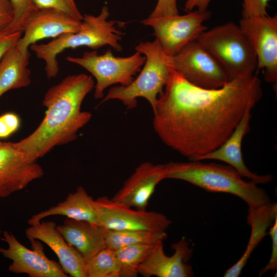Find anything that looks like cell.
Instances as JSON below:
<instances>
[{"mask_svg":"<svg viewBox=\"0 0 277 277\" xmlns=\"http://www.w3.org/2000/svg\"><path fill=\"white\" fill-rule=\"evenodd\" d=\"M94 85L91 76L82 73L69 75L47 90L43 100L46 112L42 121L30 134L15 142L28 162H35L54 147L76 139L78 131L91 118V114L82 111L81 106Z\"/></svg>","mask_w":277,"mask_h":277,"instance_id":"2","label":"cell"},{"mask_svg":"<svg viewBox=\"0 0 277 277\" xmlns=\"http://www.w3.org/2000/svg\"><path fill=\"white\" fill-rule=\"evenodd\" d=\"M87 277H120L115 251L106 247L85 262Z\"/></svg>","mask_w":277,"mask_h":277,"instance_id":"25","label":"cell"},{"mask_svg":"<svg viewBox=\"0 0 277 277\" xmlns=\"http://www.w3.org/2000/svg\"><path fill=\"white\" fill-rule=\"evenodd\" d=\"M29 57L16 45L0 61V97L8 91L27 87L31 83Z\"/></svg>","mask_w":277,"mask_h":277,"instance_id":"22","label":"cell"},{"mask_svg":"<svg viewBox=\"0 0 277 277\" xmlns=\"http://www.w3.org/2000/svg\"><path fill=\"white\" fill-rule=\"evenodd\" d=\"M239 26L256 57L257 69H262L265 81L277 82V15L242 18Z\"/></svg>","mask_w":277,"mask_h":277,"instance_id":"11","label":"cell"},{"mask_svg":"<svg viewBox=\"0 0 277 277\" xmlns=\"http://www.w3.org/2000/svg\"><path fill=\"white\" fill-rule=\"evenodd\" d=\"M177 1H179V0H177Z\"/></svg>","mask_w":277,"mask_h":277,"instance_id":"36","label":"cell"},{"mask_svg":"<svg viewBox=\"0 0 277 277\" xmlns=\"http://www.w3.org/2000/svg\"><path fill=\"white\" fill-rule=\"evenodd\" d=\"M25 234L29 240H37L49 246L66 274L73 277H87L85 260L66 241L54 222L35 223L26 229Z\"/></svg>","mask_w":277,"mask_h":277,"instance_id":"18","label":"cell"},{"mask_svg":"<svg viewBox=\"0 0 277 277\" xmlns=\"http://www.w3.org/2000/svg\"><path fill=\"white\" fill-rule=\"evenodd\" d=\"M36 9H53L64 12L76 19L82 21L83 15L74 0H33Z\"/></svg>","mask_w":277,"mask_h":277,"instance_id":"27","label":"cell"},{"mask_svg":"<svg viewBox=\"0 0 277 277\" xmlns=\"http://www.w3.org/2000/svg\"><path fill=\"white\" fill-rule=\"evenodd\" d=\"M22 33V31L10 33L0 32V61L6 53L16 45Z\"/></svg>","mask_w":277,"mask_h":277,"instance_id":"32","label":"cell"},{"mask_svg":"<svg viewBox=\"0 0 277 277\" xmlns=\"http://www.w3.org/2000/svg\"><path fill=\"white\" fill-rule=\"evenodd\" d=\"M167 165L166 179L184 181L209 192L232 194L243 200L248 207L271 202L264 189L252 181L244 180L230 165L194 161L170 162Z\"/></svg>","mask_w":277,"mask_h":277,"instance_id":"3","label":"cell"},{"mask_svg":"<svg viewBox=\"0 0 277 277\" xmlns=\"http://www.w3.org/2000/svg\"><path fill=\"white\" fill-rule=\"evenodd\" d=\"M171 62L173 70L200 87L219 88L229 81L219 62L196 40L171 56Z\"/></svg>","mask_w":277,"mask_h":277,"instance_id":"9","label":"cell"},{"mask_svg":"<svg viewBox=\"0 0 277 277\" xmlns=\"http://www.w3.org/2000/svg\"><path fill=\"white\" fill-rule=\"evenodd\" d=\"M174 253L166 254L163 241L156 243L151 252L138 267V274L145 277H190L193 276L192 267L188 263L193 254L189 243L183 239L172 244Z\"/></svg>","mask_w":277,"mask_h":277,"instance_id":"15","label":"cell"},{"mask_svg":"<svg viewBox=\"0 0 277 277\" xmlns=\"http://www.w3.org/2000/svg\"><path fill=\"white\" fill-rule=\"evenodd\" d=\"M167 238L166 231L111 230L106 229V247L116 250L135 244H155Z\"/></svg>","mask_w":277,"mask_h":277,"instance_id":"23","label":"cell"},{"mask_svg":"<svg viewBox=\"0 0 277 277\" xmlns=\"http://www.w3.org/2000/svg\"><path fill=\"white\" fill-rule=\"evenodd\" d=\"M211 0H186L185 4V9L187 11H191L193 9L197 10L204 11L207 8Z\"/></svg>","mask_w":277,"mask_h":277,"instance_id":"34","label":"cell"},{"mask_svg":"<svg viewBox=\"0 0 277 277\" xmlns=\"http://www.w3.org/2000/svg\"><path fill=\"white\" fill-rule=\"evenodd\" d=\"M81 21L68 14L53 9H35L23 27L24 33L16 46L26 57H30L28 48L38 41L56 38L62 35L77 32Z\"/></svg>","mask_w":277,"mask_h":277,"instance_id":"13","label":"cell"},{"mask_svg":"<svg viewBox=\"0 0 277 277\" xmlns=\"http://www.w3.org/2000/svg\"><path fill=\"white\" fill-rule=\"evenodd\" d=\"M210 15L207 10H196L185 15L148 17L141 23L153 29L155 39L164 52L172 56L207 30L203 23Z\"/></svg>","mask_w":277,"mask_h":277,"instance_id":"8","label":"cell"},{"mask_svg":"<svg viewBox=\"0 0 277 277\" xmlns=\"http://www.w3.org/2000/svg\"><path fill=\"white\" fill-rule=\"evenodd\" d=\"M135 50L146 57L143 69L128 85L110 88L102 102L117 100L128 109H132L137 106V98L143 97L149 103L153 111L173 70L171 56L164 52L156 39L140 43Z\"/></svg>","mask_w":277,"mask_h":277,"instance_id":"5","label":"cell"},{"mask_svg":"<svg viewBox=\"0 0 277 277\" xmlns=\"http://www.w3.org/2000/svg\"><path fill=\"white\" fill-rule=\"evenodd\" d=\"M21 121L15 113L8 112L0 115V139L6 138L18 130Z\"/></svg>","mask_w":277,"mask_h":277,"instance_id":"28","label":"cell"},{"mask_svg":"<svg viewBox=\"0 0 277 277\" xmlns=\"http://www.w3.org/2000/svg\"><path fill=\"white\" fill-rule=\"evenodd\" d=\"M56 215L99 225L94 200L82 186L78 187L73 193L69 194L63 202L33 215L28 223L31 225L41 222L45 217Z\"/></svg>","mask_w":277,"mask_h":277,"instance_id":"21","label":"cell"},{"mask_svg":"<svg viewBox=\"0 0 277 277\" xmlns=\"http://www.w3.org/2000/svg\"><path fill=\"white\" fill-rule=\"evenodd\" d=\"M13 9L9 0H0V32H2L12 22Z\"/></svg>","mask_w":277,"mask_h":277,"instance_id":"33","label":"cell"},{"mask_svg":"<svg viewBox=\"0 0 277 277\" xmlns=\"http://www.w3.org/2000/svg\"><path fill=\"white\" fill-rule=\"evenodd\" d=\"M57 229L85 262L106 248V228L101 225L67 219L62 224L57 226Z\"/></svg>","mask_w":277,"mask_h":277,"instance_id":"19","label":"cell"},{"mask_svg":"<svg viewBox=\"0 0 277 277\" xmlns=\"http://www.w3.org/2000/svg\"><path fill=\"white\" fill-rule=\"evenodd\" d=\"M272 241L271 256L267 265L260 270L259 275H263L277 268V217L275 219L269 231Z\"/></svg>","mask_w":277,"mask_h":277,"instance_id":"30","label":"cell"},{"mask_svg":"<svg viewBox=\"0 0 277 277\" xmlns=\"http://www.w3.org/2000/svg\"><path fill=\"white\" fill-rule=\"evenodd\" d=\"M177 0H157L149 17H158L179 14Z\"/></svg>","mask_w":277,"mask_h":277,"instance_id":"31","label":"cell"},{"mask_svg":"<svg viewBox=\"0 0 277 277\" xmlns=\"http://www.w3.org/2000/svg\"><path fill=\"white\" fill-rule=\"evenodd\" d=\"M167 171V163H143L136 168L112 199L131 208L146 210L156 186L166 179Z\"/></svg>","mask_w":277,"mask_h":277,"instance_id":"16","label":"cell"},{"mask_svg":"<svg viewBox=\"0 0 277 277\" xmlns=\"http://www.w3.org/2000/svg\"><path fill=\"white\" fill-rule=\"evenodd\" d=\"M0 234H1V231H0Z\"/></svg>","mask_w":277,"mask_h":277,"instance_id":"35","label":"cell"},{"mask_svg":"<svg viewBox=\"0 0 277 277\" xmlns=\"http://www.w3.org/2000/svg\"><path fill=\"white\" fill-rule=\"evenodd\" d=\"M263 97L256 74L216 89L196 86L172 70L153 110V126L167 146L192 160L219 147L247 108Z\"/></svg>","mask_w":277,"mask_h":277,"instance_id":"1","label":"cell"},{"mask_svg":"<svg viewBox=\"0 0 277 277\" xmlns=\"http://www.w3.org/2000/svg\"><path fill=\"white\" fill-rule=\"evenodd\" d=\"M277 217L276 203L271 202L256 207H249L247 223L251 228L248 244L243 254L226 270L225 277H238L245 266L252 252L267 235V229Z\"/></svg>","mask_w":277,"mask_h":277,"instance_id":"20","label":"cell"},{"mask_svg":"<svg viewBox=\"0 0 277 277\" xmlns=\"http://www.w3.org/2000/svg\"><path fill=\"white\" fill-rule=\"evenodd\" d=\"M196 41L219 62L229 81L253 75L257 69L252 47L239 25L233 22L206 30Z\"/></svg>","mask_w":277,"mask_h":277,"instance_id":"6","label":"cell"},{"mask_svg":"<svg viewBox=\"0 0 277 277\" xmlns=\"http://www.w3.org/2000/svg\"><path fill=\"white\" fill-rule=\"evenodd\" d=\"M3 240L7 248H0V253L12 261L8 270L14 273H25L30 277H67L60 264L49 259L41 241L29 240L32 249L22 245L11 232L4 231Z\"/></svg>","mask_w":277,"mask_h":277,"instance_id":"12","label":"cell"},{"mask_svg":"<svg viewBox=\"0 0 277 277\" xmlns=\"http://www.w3.org/2000/svg\"><path fill=\"white\" fill-rule=\"evenodd\" d=\"M66 60L83 67L95 78L94 96L104 97V90L113 85L127 86L134 80L144 64L146 57L136 51L127 57L114 56L111 49L99 54L96 51H86L81 57L67 56Z\"/></svg>","mask_w":277,"mask_h":277,"instance_id":"7","label":"cell"},{"mask_svg":"<svg viewBox=\"0 0 277 277\" xmlns=\"http://www.w3.org/2000/svg\"><path fill=\"white\" fill-rule=\"evenodd\" d=\"M155 244L131 245L114 250L120 267V277L137 276L138 267L151 252Z\"/></svg>","mask_w":277,"mask_h":277,"instance_id":"24","label":"cell"},{"mask_svg":"<svg viewBox=\"0 0 277 277\" xmlns=\"http://www.w3.org/2000/svg\"><path fill=\"white\" fill-rule=\"evenodd\" d=\"M13 9V18L10 24L2 32L7 33L22 31L25 22L36 9L33 0H9Z\"/></svg>","mask_w":277,"mask_h":277,"instance_id":"26","label":"cell"},{"mask_svg":"<svg viewBox=\"0 0 277 277\" xmlns=\"http://www.w3.org/2000/svg\"><path fill=\"white\" fill-rule=\"evenodd\" d=\"M270 0H243L242 17L268 15L267 8Z\"/></svg>","mask_w":277,"mask_h":277,"instance_id":"29","label":"cell"},{"mask_svg":"<svg viewBox=\"0 0 277 277\" xmlns=\"http://www.w3.org/2000/svg\"><path fill=\"white\" fill-rule=\"evenodd\" d=\"M43 175L42 167L36 162H28L15 142H0L1 198L24 189Z\"/></svg>","mask_w":277,"mask_h":277,"instance_id":"14","label":"cell"},{"mask_svg":"<svg viewBox=\"0 0 277 277\" xmlns=\"http://www.w3.org/2000/svg\"><path fill=\"white\" fill-rule=\"evenodd\" d=\"M252 108V107L247 108L231 134L219 147L206 154L195 157L191 161H221L234 168L242 177L248 178L257 184L271 182L272 180L271 175H258L251 171L246 166L243 158L242 142L250 131Z\"/></svg>","mask_w":277,"mask_h":277,"instance_id":"17","label":"cell"},{"mask_svg":"<svg viewBox=\"0 0 277 277\" xmlns=\"http://www.w3.org/2000/svg\"><path fill=\"white\" fill-rule=\"evenodd\" d=\"M99 225L111 230L166 231L171 221L164 214L131 208L102 196L94 200Z\"/></svg>","mask_w":277,"mask_h":277,"instance_id":"10","label":"cell"},{"mask_svg":"<svg viewBox=\"0 0 277 277\" xmlns=\"http://www.w3.org/2000/svg\"><path fill=\"white\" fill-rule=\"evenodd\" d=\"M107 6L102 7L96 16L85 14L79 30L53 38L46 44H34L30 47L38 58L44 61L45 70L48 78L55 77L59 71L57 56L67 49L87 47L98 49L109 46L117 51L122 50L120 42L123 35L117 22L108 19Z\"/></svg>","mask_w":277,"mask_h":277,"instance_id":"4","label":"cell"}]
</instances>
